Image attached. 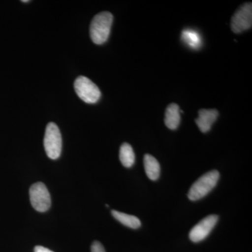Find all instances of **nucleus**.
I'll use <instances>...</instances> for the list:
<instances>
[{
	"label": "nucleus",
	"mask_w": 252,
	"mask_h": 252,
	"mask_svg": "<svg viewBox=\"0 0 252 252\" xmlns=\"http://www.w3.org/2000/svg\"><path fill=\"white\" fill-rule=\"evenodd\" d=\"M113 15L107 11L94 16L90 26L91 39L97 45L104 44L108 39L113 23Z\"/></svg>",
	"instance_id": "obj_1"
},
{
	"label": "nucleus",
	"mask_w": 252,
	"mask_h": 252,
	"mask_svg": "<svg viewBox=\"0 0 252 252\" xmlns=\"http://www.w3.org/2000/svg\"><path fill=\"white\" fill-rule=\"evenodd\" d=\"M220 177L217 170H212L201 176L190 187L188 193L189 200L196 201L206 196L216 187Z\"/></svg>",
	"instance_id": "obj_2"
},
{
	"label": "nucleus",
	"mask_w": 252,
	"mask_h": 252,
	"mask_svg": "<svg viewBox=\"0 0 252 252\" xmlns=\"http://www.w3.org/2000/svg\"><path fill=\"white\" fill-rule=\"evenodd\" d=\"M62 136L59 127L54 123H49L46 126L44 146L46 155L49 158H59L62 152Z\"/></svg>",
	"instance_id": "obj_3"
},
{
	"label": "nucleus",
	"mask_w": 252,
	"mask_h": 252,
	"mask_svg": "<svg viewBox=\"0 0 252 252\" xmlns=\"http://www.w3.org/2000/svg\"><path fill=\"white\" fill-rule=\"evenodd\" d=\"M74 90L79 98L88 104L96 103L101 97L99 88L84 76H79L74 84Z\"/></svg>",
	"instance_id": "obj_4"
},
{
	"label": "nucleus",
	"mask_w": 252,
	"mask_h": 252,
	"mask_svg": "<svg viewBox=\"0 0 252 252\" xmlns=\"http://www.w3.org/2000/svg\"><path fill=\"white\" fill-rule=\"evenodd\" d=\"M30 198L33 208L36 211H47L51 205V195L45 185L36 182L30 189Z\"/></svg>",
	"instance_id": "obj_5"
},
{
	"label": "nucleus",
	"mask_w": 252,
	"mask_h": 252,
	"mask_svg": "<svg viewBox=\"0 0 252 252\" xmlns=\"http://www.w3.org/2000/svg\"><path fill=\"white\" fill-rule=\"evenodd\" d=\"M252 4L245 3L233 15L231 20V29L235 33H240L252 28Z\"/></svg>",
	"instance_id": "obj_6"
},
{
	"label": "nucleus",
	"mask_w": 252,
	"mask_h": 252,
	"mask_svg": "<svg viewBox=\"0 0 252 252\" xmlns=\"http://www.w3.org/2000/svg\"><path fill=\"white\" fill-rule=\"evenodd\" d=\"M219 217L217 215H209L198 222L192 228L189 233V238L193 243L203 241L210 235L212 229L215 228Z\"/></svg>",
	"instance_id": "obj_7"
},
{
	"label": "nucleus",
	"mask_w": 252,
	"mask_h": 252,
	"mask_svg": "<svg viewBox=\"0 0 252 252\" xmlns=\"http://www.w3.org/2000/svg\"><path fill=\"white\" fill-rule=\"evenodd\" d=\"M218 116L219 112L216 109H201L198 112V118L195 119V123L200 131L205 133L211 129Z\"/></svg>",
	"instance_id": "obj_8"
},
{
	"label": "nucleus",
	"mask_w": 252,
	"mask_h": 252,
	"mask_svg": "<svg viewBox=\"0 0 252 252\" xmlns=\"http://www.w3.org/2000/svg\"><path fill=\"white\" fill-rule=\"evenodd\" d=\"M144 170L149 180H157L160 177V166L156 158L150 154H145L144 157Z\"/></svg>",
	"instance_id": "obj_9"
},
{
	"label": "nucleus",
	"mask_w": 252,
	"mask_h": 252,
	"mask_svg": "<svg viewBox=\"0 0 252 252\" xmlns=\"http://www.w3.org/2000/svg\"><path fill=\"white\" fill-rule=\"evenodd\" d=\"M181 121L180 109L177 104H170L165 111V124L170 130H176Z\"/></svg>",
	"instance_id": "obj_10"
},
{
	"label": "nucleus",
	"mask_w": 252,
	"mask_h": 252,
	"mask_svg": "<svg viewBox=\"0 0 252 252\" xmlns=\"http://www.w3.org/2000/svg\"><path fill=\"white\" fill-rule=\"evenodd\" d=\"M112 215L114 219L128 228L137 229L141 226L140 220L133 215H127V214L123 213V212L117 211V210H112Z\"/></svg>",
	"instance_id": "obj_11"
},
{
	"label": "nucleus",
	"mask_w": 252,
	"mask_h": 252,
	"mask_svg": "<svg viewBox=\"0 0 252 252\" xmlns=\"http://www.w3.org/2000/svg\"><path fill=\"white\" fill-rule=\"evenodd\" d=\"M182 40L187 46L193 49H198L202 44V38L200 33L194 30H184L182 32Z\"/></svg>",
	"instance_id": "obj_12"
},
{
	"label": "nucleus",
	"mask_w": 252,
	"mask_h": 252,
	"mask_svg": "<svg viewBox=\"0 0 252 252\" xmlns=\"http://www.w3.org/2000/svg\"><path fill=\"white\" fill-rule=\"evenodd\" d=\"M119 159L124 167H131L135 161V155L133 149L128 143H124L119 151Z\"/></svg>",
	"instance_id": "obj_13"
},
{
	"label": "nucleus",
	"mask_w": 252,
	"mask_h": 252,
	"mask_svg": "<svg viewBox=\"0 0 252 252\" xmlns=\"http://www.w3.org/2000/svg\"><path fill=\"white\" fill-rule=\"evenodd\" d=\"M91 252H106L103 245L98 241H94L91 246Z\"/></svg>",
	"instance_id": "obj_14"
},
{
	"label": "nucleus",
	"mask_w": 252,
	"mask_h": 252,
	"mask_svg": "<svg viewBox=\"0 0 252 252\" xmlns=\"http://www.w3.org/2000/svg\"><path fill=\"white\" fill-rule=\"evenodd\" d=\"M34 252H54L49 249L44 248L42 246H36L34 248Z\"/></svg>",
	"instance_id": "obj_15"
},
{
	"label": "nucleus",
	"mask_w": 252,
	"mask_h": 252,
	"mask_svg": "<svg viewBox=\"0 0 252 252\" xmlns=\"http://www.w3.org/2000/svg\"><path fill=\"white\" fill-rule=\"evenodd\" d=\"M23 2H30L29 0H23Z\"/></svg>",
	"instance_id": "obj_16"
}]
</instances>
